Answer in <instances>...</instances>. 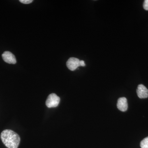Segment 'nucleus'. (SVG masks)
<instances>
[{
    "mask_svg": "<svg viewBox=\"0 0 148 148\" xmlns=\"http://www.w3.org/2000/svg\"><path fill=\"white\" fill-rule=\"evenodd\" d=\"M143 8L146 10H148V0H145L143 4Z\"/></svg>",
    "mask_w": 148,
    "mask_h": 148,
    "instance_id": "nucleus-8",
    "label": "nucleus"
},
{
    "mask_svg": "<svg viewBox=\"0 0 148 148\" xmlns=\"http://www.w3.org/2000/svg\"><path fill=\"white\" fill-rule=\"evenodd\" d=\"M3 143L8 148H17L20 142L19 135L10 130H5L1 133Z\"/></svg>",
    "mask_w": 148,
    "mask_h": 148,
    "instance_id": "nucleus-1",
    "label": "nucleus"
},
{
    "mask_svg": "<svg viewBox=\"0 0 148 148\" xmlns=\"http://www.w3.org/2000/svg\"><path fill=\"white\" fill-rule=\"evenodd\" d=\"M85 64L84 61L82 60V61H80V66H83L84 67L85 66Z\"/></svg>",
    "mask_w": 148,
    "mask_h": 148,
    "instance_id": "nucleus-10",
    "label": "nucleus"
},
{
    "mask_svg": "<svg viewBox=\"0 0 148 148\" xmlns=\"http://www.w3.org/2000/svg\"><path fill=\"white\" fill-rule=\"evenodd\" d=\"M3 60L6 63L9 64H14L16 63V58L14 55L11 52L5 51L2 55Z\"/></svg>",
    "mask_w": 148,
    "mask_h": 148,
    "instance_id": "nucleus-4",
    "label": "nucleus"
},
{
    "mask_svg": "<svg viewBox=\"0 0 148 148\" xmlns=\"http://www.w3.org/2000/svg\"><path fill=\"white\" fill-rule=\"evenodd\" d=\"M141 148H148V137L143 139L140 143Z\"/></svg>",
    "mask_w": 148,
    "mask_h": 148,
    "instance_id": "nucleus-7",
    "label": "nucleus"
},
{
    "mask_svg": "<svg viewBox=\"0 0 148 148\" xmlns=\"http://www.w3.org/2000/svg\"><path fill=\"white\" fill-rule=\"evenodd\" d=\"M60 98L55 93H51L49 95L46 101V105L48 108H56L60 103Z\"/></svg>",
    "mask_w": 148,
    "mask_h": 148,
    "instance_id": "nucleus-2",
    "label": "nucleus"
},
{
    "mask_svg": "<svg viewBox=\"0 0 148 148\" xmlns=\"http://www.w3.org/2000/svg\"><path fill=\"white\" fill-rule=\"evenodd\" d=\"M117 107L122 112H125L128 108L127 99L125 97L119 98L118 100Z\"/></svg>",
    "mask_w": 148,
    "mask_h": 148,
    "instance_id": "nucleus-6",
    "label": "nucleus"
},
{
    "mask_svg": "<svg viewBox=\"0 0 148 148\" xmlns=\"http://www.w3.org/2000/svg\"><path fill=\"white\" fill-rule=\"evenodd\" d=\"M66 65L69 70L74 71L80 66V60L76 58L71 57L66 63Z\"/></svg>",
    "mask_w": 148,
    "mask_h": 148,
    "instance_id": "nucleus-3",
    "label": "nucleus"
},
{
    "mask_svg": "<svg viewBox=\"0 0 148 148\" xmlns=\"http://www.w3.org/2000/svg\"><path fill=\"white\" fill-rule=\"evenodd\" d=\"M19 1L22 3L25 4H28L31 3L33 1L32 0H20Z\"/></svg>",
    "mask_w": 148,
    "mask_h": 148,
    "instance_id": "nucleus-9",
    "label": "nucleus"
},
{
    "mask_svg": "<svg viewBox=\"0 0 148 148\" xmlns=\"http://www.w3.org/2000/svg\"><path fill=\"white\" fill-rule=\"evenodd\" d=\"M137 93L138 97L141 99L148 97V89L143 84H141L138 86Z\"/></svg>",
    "mask_w": 148,
    "mask_h": 148,
    "instance_id": "nucleus-5",
    "label": "nucleus"
}]
</instances>
